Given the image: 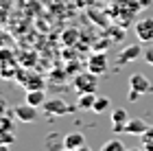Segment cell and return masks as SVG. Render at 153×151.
Instances as JSON below:
<instances>
[{
  "label": "cell",
  "instance_id": "obj_1",
  "mask_svg": "<svg viewBox=\"0 0 153 151\" xmlns=\"http://www.w3.org/2000/svg\"><path fill=\"white\" fill-rule=\"evenodd\" d=\"M72 88L76 94H83V92H96L99 88V74L94 72H76L74 79H72Z\"/></svg>",
  "mask_w": 153,
  "mask_h": 151
},
{
  "label": "cell",
  "instance_id": "obj_2",
  "mask_svg": "<svg viewBox=\"0 0 153 151\" xmlns=\"http://www.w3.org/2000/svg\"><path fill=\"white\" fill-rule=\"evenodd\" d=\"M42 107H44V112L51 114V116H61V114H70V112H74V109H79L76 105H68L64 99H51V101H46Z\"/></svg>",
  "mask_w": 153,
  "mask_h": 151
},
{
  "label": "cell",
  "instance_id": "obj_3",
  "mask_svg": "<svg viewBox=\"0 0 153 151\" xmlns=\"http://www.w3.org/2000/svg\"><path fill=\"white\" fill-rule=\"evenodd\" d=\"M129 90L136 92L138 97H142V94L153 92V86H151V81L144 77L142 72H136V74H131V77H129Z\"/></svg>",
  "mask_w": 153,
  "mask_h": 151
},
{
  "label": "cell",
  "instance_id": "obj_4",
  "mask_svg": "<svg viewBox=\"0 0 153 151\" xmlns=\"http://www.w3.org/2000/svg\"><path fill=\"white\" fill-rule=\"evenodd\" d=\"M136 37L142 44L153 42V18H140L136 22Z\"/></svg>",
  "mask_w": 153,
  "mask_h": 151
},
{
  "label": "cell",
  "instance_id": "obj_5",
  "mask_svg": "<svg viewBox=\"0 0 153 151\" xmlns=\"http://www.w3.org/2000/svg\"><path fill=\"white\" fill-rule=\"evenodd\" d=\"M13 116H16L20 123H35L37 107L29 105V103H24V105H16V107H13Z\"/></svg>",
  "mask_w": 153,
  "mask_h": 151
},
{
  "label": "cell",
  "instance_id": "obj_6",
  "mask_svg": "<svg viewBox=\"0 0 153 151\" xmlns=\"http://www.w3.org/2000/svg\"><path fill=\"white\" fill-rule=\"evenodd\" d=\"M88 70L90 72H94V74H105L107 70V57H105V53H94L92 57L88 59Z\"/></svg>",
  "mask_w": 153,
  "mask_h": 151
},
{
  "label": "cell",
  "instance_id": "obj_7",
  "mask_svg": "<svg viewBox=\"0 0 153 151\" xmlns=\"http://www.w3.org/2000/svg\"><path fill=\"white\" fill-rule=\"evenodd\" d=\"M140 53H144L140 48V44H131V46H127V48H123L118 53V64H129V61L140 59Z\"/></svg>",
  "mask_w": 153,
  "mask_h": 151
},
{
  "label": "cell",
  "instance_id": "obj_8",
  "mask_svg": "<svg viewBox=\"0 0 153 151\" xmlns=\"http://www.w3.org/2000/svg\"><path fill=\"white\" fill-rule=\"evenodd\" d=\"M149 129V125L144 123L142 118H129L127 125H125V134H131V136H142L144 132Z\"/></svg>",
  "mask_w": 153,
  "mask_h": 151
},
{
  "label": "cell",
  "instance_id": "obj_9",
  "mask_svg": "<svg viewBox=\"0 0 153 151\" xmlns=\"http://www.w3.org/2000/svg\"><path fill=\"white\" fill-rule=\"evenodd\" d=\"M85 145V136L79 134V132H72V134H66L64 136V147L66 149H79Z\"/></svg>",
  "mask_w": 153,
  "mask_h": 151
},
{
  "label": "cell",
  "instance_id": "obj_10",
  "mask_svg": "<svg viewBox=\"0 0 153 151\" xmlns=\"http://www.w3.org/2000/svg\"><path fill=\"white\" fill-rule=\"evenodd\" d=\"M44 147H46V151H61L64 149V136L61 134H48L46 136V140H44Z\"/></svg>",
  "mask_w": 153,
  "mask_h": 151
},
{
  "label": "cell",
  "instance_id": "obj_11",
  "mask_svg": "<svg viewBox=\"0 0 153 151\" xmlns=\"http://www.w3.org/2000/svg\"><path fill=\"white\" fill-rule=\"evenodd\" d=\"M24 103H29V105H33V107H42L46 103V94H44V90H26V99H24Z\"/></svg>",
  "mask_w": 153,
  "mask_h": 151
},
{
  "label": "cell",
  "instance_id": "obj_12",
  "mask_svg": "<svg viewBox=\"0 0 153 151\" xmlns=\"http://www.w3.org/2000/svg\"><path fill=\"white\" fill-rule=\"evenodd\" d=\"M94 101H96V92H83L76 99V107L79 109H92Z\"/></svg>",
  "mask_w": 153,
  "mask_h": 151
},
{
  "label": "cell",
  "instance_id": "obj_13",
  "mask_svg": "<svg viewBox=\"0 0 153 151\" xmlns=\"http://www.w3.org/2000/svg\"><path fill=\"white\" fill-rule=\"evenodd\" d=\"M127 121H129V114H127V109H125V107H116L114 112H112V123L127 125Z\"/></svg>",
  "mask_w": 153,
  "mask_h": 151
},
{
  "label": "cell",
  "instance_id": "obj_14",
  "mask_svg": "<svg viewBox=\"0 0 153 151\" xmlns=\"http://www.w3.org/2000/svg\"><path fill=\"white\" fill-rule=\"evenodd\" d=\"M109 99L107 97H96V101H94V105H92V112H96V114H103V112H107L109 109Z\"/></svg>",
  "mask_w": 153,
  "mask_h": 151
},
{
  "label": "cell",
  "instance_id": "obj_15",
  "mask_svg": "<svg viewBox=\"0 0 153 151\" xmlns=\"http://www.w3.org/2000/svg\"><path fill=\"white\" fill-rule=\"evenodd\" d=\"M101 151H127L123 145V140H118V138H112V140H107V142H103V147Z\"/></svg>",
  "mask_w": 153,
  "mask_h": 151
},
{
  "label": "cell",
  "instance_id": "obj_16",
  "mask_svg": "<svg viewBox=\"0 0 153 151\" xmlns=\"http://www.w3.org/2000/svg\"><path fill=\"white\" fill-rule=\"evenodd\" d=\"M0 129L2 132H16V123L4 114V116H0Z\"/></svg>",
  "mask_w": 153,
  "mask_h": 151
},
{
  "label": "cell",
  "instance_id": "obj_17",
  "mask_svg": "<svg viewBox=\"0 0 153 151\" xmlns=\"http://www.w3.org/2000/svg\"><path fill=\"white\" fill-rule=\"evenodd\" d=\"M16 142V132H2L0 129V145H13Z\"/></svg>",
  "mask_w": 153,
  "mask_h": 151
},
{
  "label": "cell",
  "instance_id": "obj_18",
  "mask_svg": "<svg viewBox=\"0 0 153 151\" xmlns=\"http://www.w3.org/2000/svg\"><path fill=\"white\" fill-rule=\"evenodd\" d=\"M76 35H79V31H76V29L64 31V42H66V44H74V42H76Z\"/></svg>",
  "mask_w": 153,
  "mask_h": 151
},
{
  "label": "cell",
  "instance_id": "obj_19",
  "mask_svg": "<svg viewBox=\"0 0 153 151\" xmlns=\"http://www.w3.org/2000/svg\"><path fill=\"white\" fill-rule=\"evenodd\" d=\"M64 72H66V74H76V72H79V64H76V61H72V64H68Z\"/></svg>",
  "mask_w": 153,
  "mask_h": 151
},
{
  "label": "cell",
  "instance_id": "obj_20",
  "mask_svg": "<svg viewBox=\"0 0 153 151\" xmlns=\"http://www.w3.org/2000/svg\"><path fill=\"white\" fill-rule=\"evenodd\" d=\"M142 57H144V61H147L149 66H153V48H147L142 53Z\"/></svg>",
  "mask_w": 153,
  "mask_h": 151
},
{
  "label": "cell",
  "instance_id": "obj_21",
  "mask_svg": "<svg viewBox=\"0 0 153 151\" xmlns=\"http://www.w3.org/2000/svg\"><path fill=\"white\" fill-rule=\"evenodd\" d=\"M136 4H138V9H147V7L153 4V0H136Z\"/></svg>",
  "mask_w": 153,
  "mask_h": 151
},
{
  "label": "cell",
  "instance_id": "obj_22",
  "mask_svg": "<svg viewBox=\"0 0 153 151\" xmlns=\"http://www.w3.org/2000/svg\"><path fill=\"white\" fill-rule=\"evenodd\" d=\"M142 149H144V151H153V138L142 140Z\"/></svg>",
  "mask_w": 153,
  "mask_h": 151
},
{
  "label": "cell",
  "instance_id": "obj_23",
  "mask_svg": "<svg viewBox=\"0 0 153 151\" xmlns=\"http://www.w3.org/2000/svg\"><path fill=\"white\" fill-rule=\"evenodd\" d=\"M7 105H9V103H7V99L0 97V116H4V114H7Z\"/></svg>",
  "mask_w": 153,
  "mask_h": 151
},
{
  "label": "cell",
  "instance_id": "obj_24",
  "mask_svg": "<svg viewBox=\"0 0 153 151\" xmlns=\"http://www.w3.org/2000/svg\"><path fill=\"white\" fill-rule=\"evenodd\" d=\"M147 138H153V125H149V129L142 134V140H147Z\"/></svg>",
  "mask_w": 153,
  "mask_h": 151
},
{
  "label": "cell",
  "instance_id": "obj_25",
  "mask_svg": "<svg viewBox=\"0 0 153 151\" xmlns=\"http://www.w3.org/2000/svg\"><path fill=\"white\" fill-rule=\"evenodd\" d=\"M127 97H129V101H138V99H140L136 92H131V90H129V94H127Z\"/></svg>",
  "mask_w": 153,
  "mask_h": 151
},
{
  "label": "cell",
  "instance_id": "obj_26",
  "mask_svg": "<svg viewBox=\"0 0 153 151\" xmlns=\"http://www.w3.org/2000/svg\"><path fill=\"white\" fill-rule=\"evenodd\" d=\"M74 151H92V149H90L88 145H83V147H79V149H74Z\"/></svg>",
  "mask_w": 153,
  "mask_h": 151
},
{
  "label": "cell",
  "instance_id": "obj_27",
  "mask_svg": "<svg viewBox=\"0 0 153 151\" xmlns=\"http://www.w3.org/2000/svg\"><path fill=\"white\" fill-rule=\"evenodd\" d=\"M127 151H144V149H140V147H129Z\"/></svg>",
  "mask_w": 153,
  "mask_h": 151
},
{
  "label": "cell",
  "instance_id": "obj_28",
  "mask_svg": "<svg viewBox=\"0 0 153 151\" xmlns=\"http://www.w3.org/2000/svg\"><path fill=\"white\" fill-rule=\"evenodd\" d=\"M0 151H9V145H0Z\"/></svg>",
  "mask_w": 153,
  "mask_h": 151
},
{
  "label": "cell",
  "instance_id": "obj_29",
  "mask_svg": "<svg viewBox=\"0 0 153 151\" xmlns=\"http://www.w3.org/2000/svg\"><path fill=\"white\" fill-rule=\"evenodd\" d=\"M61 151H74V149H66V147H64V149H61Z\"/></svg>",
  "mask_w": 153,
  "mask_h": 151
}]
</instances>
